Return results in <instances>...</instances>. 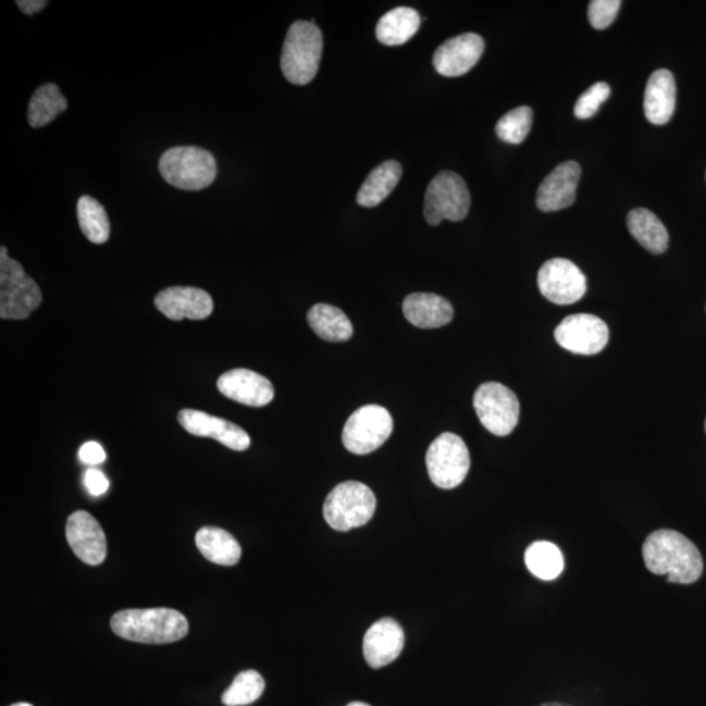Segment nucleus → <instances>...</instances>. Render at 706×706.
I'll return each instance as SVG.
<instances>
[{
	"label": "nucleus",
	"instance_id": "obj_1",
	"mask_svg": "<svg viewBox=\"0 0 706 706\" xmlns=\"http://www.w3.org/2000/svg\"><path fill=\"white\" fill-rule=\"evenodd\" d=\"M645 566L657 575H666L672 584H693L702 578V554L689 537L673 530L654 531L643 546Z\"/></svg>",
	"mask_w": 706,
	"mask_h": 706
},
{
	"label": "nucleus",
	"instance_id": "obj_2",
	"mask_svg": "<svg viewBox=\"0 0 706 706\" xmlns=\"http://www.w3.org/2000/svg\"><path fill=\"white\" fill-rule=\"evenodd\" d=\"M112 630L122 639L140 644H171L183 640L189 623L183 614L172 608H146L116 612Z\"/></svg>",
	"mask_w": 706,
	"mask_h": 706
},
{
	"label": "nucleus",
	"instance_id": "obj_3",
	"mask_svg": "<svg viewBox=\"0 0 706 706\" xmlns=\"http://www.w3.org/2000/svg\"><path fill=\"white\" fill-rule=\"evenodd\" d=\"M322 50V32L314 23L304 21L294 23L283 45L281 60L283 75L296 86H306L319 73Z\"/></svg>",
	"mask_w": 706,
	"mask_h": 706
},
{
	"label": "nucleus",
	"instance_id": "obj_4",
	"mask_svg": "<svg viewBox=\"0 0 706 706\" xmlns=\"http://www.w3.org/2000/svg\"><path fill=\"white\" fill-rule=\"evenodd\" d=\"M159 170L168 184L181 190L198 191L218 176L216 160L209 151L194 146L173 147L161 154Z\"/></svg>",
	"mask_w": 706,
	"mask_h": 706
},
{
	"label": "nucleus",
	"instance_id": "obj_5",
	"mask_svg": "<svg viewBox=\"0 0 706 706\" xmlns=\"http://www.w3.org/2000/svg\"><path fill=\"white\" fill-rule=\"evenodd\" d=\"M40 287L23 265L9 257L5 246L0 249V319L25 320L41 306Z\"/></svg>",
	"mask_w": 706,
	"mask_h": 706
},
{
	"label": "nucleus",
	"instance_id": "obj_6",
	"mask_svg": "<svg viewBox=\"0 0 706 706\" xmlns=\"http://www.w3.org/2000/svg\"><path fill=\"white\" fill-rule=\"evenodd\" d=\"M377 507L373 491L360 482H345L330 492L323 517L330 528L336 531H349L364 527L372 520Z\"/></svg>",
	"mask_w": 706,
	"mask_h": 706
},
{
	"label": "nucleus",
	"instance_id": "obj_7",
	"mask_svg": "<svg viewBox=\"0 0 706 706\" xmlns=\"http://www.w3.org/2000/svg\"><path fill=\"white\" fill-rule=\"evenodd\" d=\"M425 462L432 483L442 490H453L469 474L470 451L461 437L446 432L431 444Z\"/></svg>",
	"mask_w": 706,
	"mask_h": 706
},
{
	"label": "nucleus",
	"instance_id": "obj_8",
	"mask_svg": "<svg viewBox=\"0 0 706 706\" xmlns=\"http://www.w3.org/2000/svg\"><path fill=\"white\" fill-rule=\"evenodd\" d=\"M471 197L465 179L455 172L438 173L425 191L424 216L431 225L443 220L461 222L470 211Z\"/></svg>",
	"mask_w": 706,
	"mask_h": 706
},
{
	"label": "nucleus",
	"instance_id": "obj_9",
	"mask_svg": "<svg viewBox=\"0 0 706 706\" xmlns=\"http://www.w3.org/2000/svg\"><path fill=\"white\" fill-rule=\"evenodd\" d=\"M394 421L391 412L379 405L359 408L347 420L343 444L356 456H367L381 448L392 436Z\"/></svg>",
	"mask_w": 706,
	"mask_h": 706
},
{
	"label": "nucleus",
	"instance_id": "obj_10",
	"mask_svg": "<svg viewBox=\"0 0 706 706\" xmlns=\"http://www.w3.org/2000/svg\"><path fill=\"white\" fill-rule=\"evenodd\" d=\"M474 408L484 429L498 437L509 436L520 420V400L498 382H485L478 387Z\"/></svg>",
	"mask_w": 706,
	"mask_h": 706
},
{
	"label": "nucleus",
	"instance_id": "obj_11",
	"mask_svg": "<svg viewBox=\"0 0 706 706\" xmlns=\"http://www.w3.org/2000/svg\"><path fill=\"white\" fill-rule=\"evenodd\" d=\"M541 294L557 306H571L586 294V277L578 265L563 258L544 263L537 274Z\"/></svg>",
	"mask_w": 706,
	"mask_h": 706
},
{
	"label": "nucleus",
	"instance_id": "obj_12",
	"mask_svg": "<svg viewBox=\"0 0 706 706\" xmlns=\"http://www.w3.org/2000/svg\"><path fill=\"white\" fill-rule=\"evenodd\" d=\"M610 338L608 327L599 317L573 314L563 319L555 330V339L562 348L578 355H597Z\"/></svg>",
	"mask_w": 706,
	"mask_h": 706
},
{
	"label": "nucleus",
	"instance_id": "obj_13",
	"mask_svg": "<svg viewBox=\"0 0 706 706\" xmlns=\"http://www.w3.org/2000/svg\"><path fill=\"white\" fill-rule=\"evenodd\" d=\"M66 537L71 549L83 562L100 566L106 560V533L88 511L77 510L69 517Z\"/></svg>",
	"mask_w": 706,
	"mask_h": 706
},
{
	"label": "nucleus",
	"instance_id": "obj_14",
	"mask_svg": "<svg viewBox=\"0 0 706 706\" xmlns=\"http://www.w3.org/2000/svg\"><path fill=\"white\" fill-rule=\"evenodd\" d=\"M179 424L183 429L197 437L216 439L220 444L232 450L244 451L249 449L250 437L241 426L231 421L211 417V414L197 410H183L178 413Z\"/></svg>",
	"mask_w": 706,
	"mask_h": 706
},
{
	"label": "nucleus",
	"instance_id": "obj_15",
	"mask_svg": "<svg viewBox=\"0 0 706 706\" xmlns=\"http://www.w3.org/2000/svg\"><path fill=\"white\" fill-rule=\"evenodd\" d=\"M483 51L484 41L479 35L465 34L453 37L435 51L433 66L443 76H462L481 61Z\"/></svg>",
	"mask_w": 706,
	"mask_h": 706
},
{
	"label": "nucleus",
	"instance_id": "obj_16",
	"mask_svg": "<svg viewBox=\"0 0 706 706\" xmlns=\"http://www.w3.org/2000/svg\"><path fill=\"white\" fill-rule=\"evenodd\" d=\"M154 307L172 321L206 320L213 312L212 297L194 287H171L154 297Z\"/></svg>",
	"mask_w": 706,
	"mask_h": 706
},
{
	"label": "nucleus",
	"instance_id": "obj_17",
	"mask_svg": "<svg viewBox=\"0 0 706 706\" xmlns=\"http://www.w3.org/2000/svg\"><path fill=\"white\" fill-rule=\"evenodd\" d=\"M580 177L581 166L575 161H566L556 166L537 189V209L543 212H555L572 206Z\"/></svg>",
	"mask_w": 706,
	"mask_h": 706
},
{
	"label": "nucleus",
	"instance_id": "obj_18",
	"mask_svg": "<svg viewBox=\"0 0 706 706\" xmlns=\"http://www.w3.org/2000/svg\"><path fill=\"white\" fill-rule=\"evenodd\" d=\"M224 397L250 407H263L274 399V386L263 375L248 369H233L218 380Z\"/></svg>",
	"mask_w": 706,
	"mask_h": 706
},
{
	"label": "nucleus",
	"instance_id": "obj_19",
	"mask_svg": "<svg viewBox=\"0 0 706 706\" xmlns=\"http://www.w3.org/2000/svg\"><path fill=\"white\" fill-rule=\"evenodd\" d=\"M405 647V632L398 621L384 618L369 628L366 633L362 652L367 664L372 669H381L394 662Z\"/></svg>",
	"mask_w": 706,
	"mask_h": 706
},
{
	"label": "nucleus",
	"instance_id": "obj_20",
	"mask_svg": "<svg viewBox=\"0 0 706 706\" xmlns=\"http://www.w3.org/2000/svg\"><path fill=\"white\" fill-rule=\"evenodd\" d=\"M677 106V84L669 70H658L649 77L644 97L646 120L653 125H666Z\"/></svg>",
	"mask_w": 706,
	"mask_h": 706
},
{
	"label": "nucleus",
	"instance_id": "obj_21",
	"mask_svg": "<svg viewBox=\"0 0 706 706\" xmlns=\"http://www.w3.org/2000/svg\"><path fill=\"white\" fill-rule=\"evenodd\" d=\"M404 314L411 325L420 329H437L448 325L455 309L444 297L435 294H412L404 301Z\"/></svg>",
	"mask_w": 706,
	"mask_h": 706
},
{
	"label": "nucleus",
	"instance_id": "obj_22",
	"mask_svg": "<svg viewBox=\"0 0 706 706\" xmlns=\"http://www.w3.org/2000/svg\"><path fill=\"white\" fill-rule=\"evenodd\" d=\"M197 547L207 560L232 567L241 559V546L236 537L219 528H202L196 536Z\"/></svg>",
	"mask_w": 706,
	"mask_h": 706
},
{
	"label": "nucleus",
	"instance_id": "obj_23",
	"mask_svg": "<svg viewBox=\"0 0 706 706\" xmlns=\"http://www.w3.org/2000/svg\"><path fill=\"white\" fill-rule=\"evenodd\" d=\"M401 173H404V170H401L398 161H384V163H381L369 173L364 184L360 187L356 200H358L360 206L368 207V209L377 207L397 187Z\"/></svg>",
	"mask_w": 706,
	"mask_h": 706
},
{
	"label": "nucleus",
	"instance_id": "obj_24",
	"mask_svg": "<svg viewBox=\"0 0 706 706\" xmlns=\"http://www.w3.org/2000/svg\"><path fill=\"white\" fill-rule=\"evenodd\" d=\"M628 230L636 241L653 255H662L669 246V232L654 213L636 209L627 218Z\"/></svg>",
	"mask_w": 706,
	"mask_h": 706
},
{
	"label": "nucleus",
	"instance_id": "obj_25",
	"mask_svg": "<svg viewBox=\"0 0 706 706\" xmlns=\"http://www.w3.org/2000/svg\"><path fill=\"white\" fill-rule=\"evenodd\" d=\"M420 15L417 10L398 8L380 18L375 36L386 47H399L418 34Z\"/></svg>",
	"mask_w": 706,
	"mask_h": 706
},
{
	"label": "nucleus",
	"instance_id": "obj_26",
	"mask_svg": "<svg viewBox=\"0 0 706 706\" xmlns=\"http://www.w3.org/2000/svg\"><path fill=\"white\" fill-rule=\"evenodd\" d=\"M308 323L326 342H347L354 335L352 323L346 313L329 304H315L308 312Z\"/></svg>",
	"mask_w": 706,
	"mask_h": 706
},
{
	"label": "nucleus",
	"instance_id": "obj_27",
	"mask_svg": "<svg viewBox=\"0 0 706 706\" xmlns=\"http://www.w3.org/2000/svg\"><path fill=\"white\" fill-rule=\"evenodd\" d=\"M69 102L54 83L38 87L29 101L28 122L32 127L40 128L53 122L58 115L66 112Z\"/></svg>",
	"mask_w": 706,
	"mask_h": 706
},
{
	"label": "nucleus",
	"instance_id": "obj_28",
	"mask_svg": "<svg viewBox=\"0 0 706 706\" xmlns=\"http://www.w3.org/2000/svg\"><path fill=\"white\" fill-rule=\"evenodd\" d=\"M524 562L531 574L543 581L556 580L566 567L560 548L546 541L531 544L524 554Z\"/></svg>",
	"mask_w": 706,
	"mask_h": 706
},
{
	"label": "nucleus",
	"instance_id": "obj_29",
	"mask_svg": "<svg viewBox=\"0 0 706 706\" xmlns=\"http://www.w3.org/2000/svg\"><path fill=\"white\" fill-rule=\"evenodd\" d=\"M77 220H79L83 235L88 241L106 244L110 236V222L108 213L100 202L89 196L77 200Z\"/></svg>",
	"mask_w": 706,
	"mask_h": 706
},
{
	"label": "nucleus",
	"instance_id": "obj_30",
	"mask_svg": "<svg viewBox=\"0 0 706 706\" xmlns=\"http://www.w3.org/2000/svg\"><path fill=\"white\" fill-rule=\"evenodd\" d=\"M264 680L256 670L239 672L233 683L223 693L225 706H245L256 703L264 691Z\"/></svg>",
	"mask_w": 706,
	"mask_h": 706
},
{
	"label": "nucleus",
	"instance_id": "obj_31",
	"mask_svg": "<svg viewBox=\"0 0 706 706\" xmlns=\"http://www.w3.org/2000/svg\"><path fill=\"white\" fill-rule=\"evenodd\" d=\"M531 126H533V110L529 107H520L510 110L498 120L496 134L505 144L520 145L528 138Z\"/></svg>",
	"mask_w": 706,
	"mask_h": 706
},
{
	"label": "nucleus",
	"instance_id": "obj_32",
	"mask_svg": "<svg viewBox=\"0 0 706 706\" xmlns=\"http://www.w3.org/2000/svg\"><path fill=\"white\" fill-rule=\"evenodd\" d=\"M610 94L611 89L607 83H595L594 86L585 90V92L580 96L578 102H575L574 115L578 116L579 120L592 119V116L597 114L602 103L610 97Z\"/></svg>",
	"mask_w": 706,
	"mask_h": 706
},
{
	"label": "nucleus",
	"instance_id": "obj_33",
	"mask_svg": "<svg viewBox=\"0 0 706 706\" xmlns=\"http://www.w3.org/2000/svg\"><path fill=\"white\" fill-rule=\"evenodd\" d=\"M620 0H593L589 4L587 17L595 29H606L618 16Z\"/></svg>",
	"mask_w": 706,
	"mask_h": 706
},
{
	"label": "nucleus",
	"instance_id": "obj_34",
	"mask_svg": "<svg viewBox=\"0 0 706 706\" xmlns=\"http://www.w3.org/2000/svg\"><path fill=\"white\" fill-rule=\"evenodd\" d=\"M84 483H86L89 494L95 497L107 494V491L109 490L108 478L97 469L87 470L86 475H84Z\"/></svg>",
	"mask_w": 706,
	"mask_h": 706
},
{
	"label": "nucleus",
	"instance_id": "obj_35",
	"mask_svg": "<svg viewBox=\"0 0 706 706\" xmlns=\"http://www.w3.org/2000/svg\"><path fill=\"white\" fill-rule=\"evenodd\" d=\"M79 458L83 463L89 466L101 465L107 459L106 450L100 444L89 442L84 444L79 450Z\"/></svg>",
	"mask_w": 706,
	"mask_h": 706
},
{
	"label": "nucleus",
	"instance_id": "obj_36",
	"mask_svg": "<svg viewBox=\"0 0 706 706\" xmlns=\"http://www.w3.org/2000/svg\"><path fill=\"white\" fill-rule=\"evenodd\" d=\"M49 3L45 0H17L16 5L21 9L25 15H35L37 12L47 9Z\"/></svg>",
	"mask_w": 706,
	"mask_h": 706
},
{
	"label": "nucleus",
	"instance_id": "obj_37",
	"mask_svg": "<svg viewBox=\"0 0 706 706\" xmlns=\"http://www.w3.org/2000/svg\"><path fill=\"white\" fill-rule=\"evenodd\" d=\"M540 706H571V705H566V704H560V703H546V704H542Z\"/></svg>",
	"mask_w": 706,
	"mask_h": 706
},
{
	"label": "nucleus",
	"instance_id": "obj_38",
	"mask_svg": "<svg viewBox=\"0 0 706 706\" xmlns=\"http://www.w3.org/2000/svg\"><path fill=\"white\" fill-rule=\"evenodd\" d=\"M347 706H371V705L361 702H354L351 704H348Z\"/></svg>",
	"mask_w": 706,
	"mask_h": 706
},
{
	"label": "nucleus",
	"instance_id": "obj_39",
	"mask_svg": "<svg viewBox=\"0 0 706 706\" xmlns=\"http://www.w3.org/2000/svg\"><path fill=\"white\" fill-rule=\"evenodd\" d=\"M11 706H34V705H32L29 703H17V704H14V705H11Z\"/></svg>",
	"mask_w": 706,
	"mask_h": 706
},
{
	"label": "nucleus",
	"instance_id": "obj_40",
	"mask_svg": "<svg viewBox=\"0 0 706 706\" xmlns=\"http://www.w3.org/2000/svg\"><path fill=\"white\" fill-rule=\"evenodd\" d=\"M705 431H706V421H705Z\"/></svg>",
	"mask_w": 706,
	"mask_h": 706
}]
</instances>
